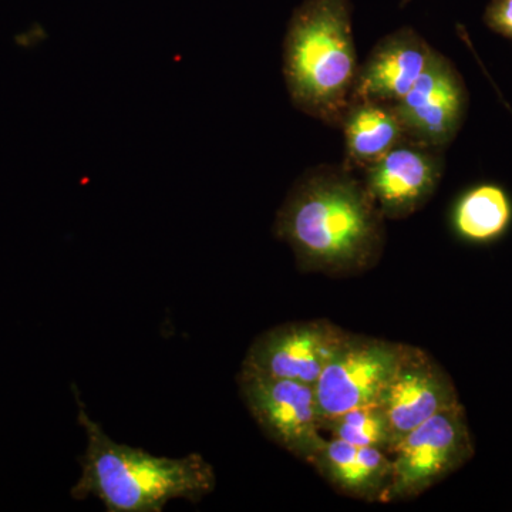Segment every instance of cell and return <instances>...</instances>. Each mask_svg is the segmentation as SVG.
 <instances>
[{"label":"cell","instance_id":"1","mask_svg":"<svg viewBox=\"0 0 512 512\" xmlns=\"http://www.w3.org/2000/svg\"><path fill=\"white\" fill-rule=\"evenodd\" d=\"M274 232L301 271L352 276L383 254L384 218L345 165H319L293 184L276 215Z\"/></svg>","mask_w":512,"mask_h":512},{"label":"cell","instance_id":"2","mask_svg":"<svg viewBox=\"0 0 512 512\" xmlns=\"http://www.w3.org/2000/svg\"><path fill=\"white\" fill-rule=\"evenodd\" d=\"M79 403V421L87 434L80 458L82 477L73 498H99L109 512H161L168 501L198 503L215 487V471L200 454L184 458L151 456L141 448L110 439Z\"/></svg>","mask_w":512,"mask_h":512},{"label":"cell","instance_id":"3","mask_svg":"<svg viewBox=\"0 0 512 512\" xmlns=\"http://www.w3.org/2000/svg\"><path fill=\"white\" fill-rule=\"evenodd\" d=\"M350 0H303L284 40V77L293 106L339 128L359 74Z\"/></svg>","mask_w":512,"mask_h":512},{"label":"cell","instance_id":"4","mask_svg":"<svg viewBox=\"0 0 512 512\" xmlns=\"http://www.w3.org/2000/svg\"><path fill=\"white\" fill-rule=\"evenodd\" d=\"M387 503L419 497L474 456L473 437L461 403L409 431L393 447Z\"/></svg>","mask_w":512,"mask_h":512},{"label":"cell","instance_id":"5","mask_svg":"<svg viewBox=\"0 0 512 512\" xmlns=\"http://www.w3.org/2000/svg\"><path fill=\"white\" fill-rule=\"evenodd\" d=\"M238 383L249 413L269 440L312 464L328 440L322 436L315 386L244 369L239 373Z\"/></svg>","mask_w":512,"mask_h":512},{"label":"cell","instance_id":"6","mask_svg":"<svg viewBox=\"0 0 512 512\" xmlns=\"http://www.w3.org/2000/svg\"><path fill=\"white\" fill-rule=\"evenodd\" d=\"M404 346L348 333L315 384L322 421L377 402L399 365Z\"/></svg>","mask_w":512,"mask_h":512},{"label":"cell","instance_id":"7","mask_svg":"<svg viewBox=\"0 0 512 512\" xmlns=\"http://www.w3.org/2000/svg\"><path fill=\"white\" fill-rule=\"evenodd\" d=\"M468 101L463 76L436 50L413 89L394 107L407 138L446 150L463 127Z\"/></svg>","mask_w":512,"mask_h":512},{"label":"cell","instance_id":"8","mask_svg":"<svg viewBox=\"0 0 512 512\" xmlns=\"http://www.w3.org/2000/svg\"><path fill=\"white\" fill-rule=\"evenodd\" d=\"M348 333L322 319L275 326L254 340L241 369L315 386Z\"/></svg>","mask_w":512,"mask_h":512},{"label":"cell","instance_id":"9","mask_svg":"<svg viewBox=\"0 0 512 512\" xmlns=\"http://www.w3.org/2000/svg\"><path fill=\"white\" fill-rule=\"evenodd\" d=\"M444 150L406 138L363 170V184L384 220H404L423 208L439 188Z\"/></svg>","mask_w":512,"mask_h":512},{"label":"cell","instance_id":"10","mask_svg":"<svg viewBox=\"0 0 512 512\" xmlns=\"http://www.w3.org/2000/svg\"><path fill=\"white\" fill-rule=\"evenodd\" d=\"M377 402L389 417L396 446L409 431L460 400L446 370L429 353L406 345Z\"/></svg>","mask_w":512,"mask_h":512},{"label":"cell","instance_id":"11","mask_svg":"<svg viewBox=\"0 0 512 512\" xmlns=\"http://www.w3.org/2000/svg\"><path fill=\"white\" fill-rule=\"evenodd\" d=\"M436 49L410 26L382 37L360 64L353 99L396 104L420 79Z\"/></svg>","mask_w":512,"mask_h":512},{"label":"cell","instance_id":"12","mask_svg":"<svg viewBox=\"0 0 512 512\" xmlns=\"http://www.w3.org/2000/svg\"><path fill=\"white\" fill-rule=\"evenodd\" d=\"M311 466L340 494L369 503H387L393 463L380 448L359 447L332 437Z\"/></svg>","mask_w":512,"mask_h":512},{"label":"cell","instance_id":"13","mask_svg":"<svg viewBox=\"0 0 512 512\" xmlns=\"http://www.w3.org/2000/svg\"><path fill=\"white\" fill-rule=\"evenodd\" d=\"M345 137V165L365 170L386 156L406 133L394 104L370 99H352L340 127Z\"/></svg>","mask_w":512,"mask_h":512},{"label":"cell","instance_id":"14","mask_svg":"<svg viewBox=\"0 0 512 512\" xmlns=\"http://www.w3.org/2000/svg\"><path fill=\"white\" fill-rule=\"evenodd\" d=\"M451 231L466 244L487 247L503 239L512 227V197L497 183L466 188L450 210Z\"/></svg>","mask_w":512,"mask_h":512},{"label":"cell","instance_id":"15","mask_svg":"<svg viewBox=\"0 0 512 512\" xmlns=\"http://www.w3.org/2000/svg\"><path fill=\"white\" fill-rule=\"evenodd\" d=\"M322 430L335 439L359 447H375L392 453L394 436L389 417L379 402L355 407L348 412L322 421Z\"/></svg>","mask_w":512,"mask_h":512},{"label":"cell","instance_id":"16","mask_svg":"<svg viewBox=\"0 0 512 512\" xmlns=\"http://www.w3.org/2000/svg\"><path fill=\"white\" fill-rule=\"evenodd\" d=\"M483 20L488 29L512 40V0H490Z\"/></svg>","mask_w":512,"mask_h":512},{"label":"cell","instance_id":"17","mask_svg":"<svg viewBox=\"0 0 512 512\" xmlns=\"http://www.w3.org/2000/svg\"><path fill=\"white\" fill-rule=\"evenodd\" d=\"M412 2V0H402V3H400V6H406V5H409V3Z\"/></svg>","mask_w":512,"mask_h":512}]
</instances>
